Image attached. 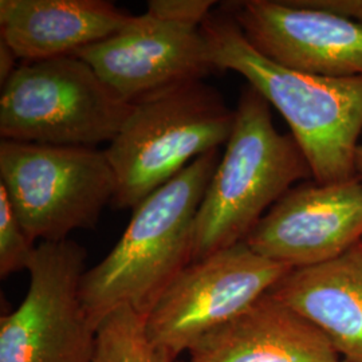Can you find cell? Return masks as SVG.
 Masks as SVG:
<instances>
[{"mask_svg":"<svg viewBox=\"0 0 362 362\" xmlns=\"http://www.w3.org/2000/svg\"><path fill=\"white\" fill-rule=\"evenodd\" d=\"M246 243L259 255L302 269L362 243V182L298 184L262 218Z\"/></svg>","mask_w":362,"mask_h":362,"instance_id":"11","label":"cell"},{"mask_svg":"<svg viewBox=\"0 0 362 362\" xmlns=\"http://www.w3.org/2000/svg\"><path fill=\"white\" fill-rule=\"evenodd\" d=\"M288 266L264 258L246 242L191 262L145 318L156 349L177 360L197 341L270 293Z\"/></svg>","mask_w":362,"mask_h":362,"instance_id":"7","label":"cell"},{"mask_svg":"<svg viewBox=\"0 0 362 362\" xmlns=\"http://www.w3.org/2000/svg\"><path fill=\"white\" fill-rule=\"evenodd\" d=\"M235 124L223 95L204 81H188L133 103L105 149L115 170V209L137 207L196 158L228 143Z\"/></svg>","mask_w":362,"mask_h":362,"instance_id":"4","label":"cell"},{"mask_svg":"<svg viewBox=\"0 0 362 362\" xmlns=\"http://www.w3.org/2000/svg\"><path fill=\"white\" fill-rule=\"evenodd\" d=\"M303 4L342 15L362 25V0H300Z\"/></svg>","mask_w":362,"mask_h":362,"instance_id":"18","label":"cell"},{"mask_svg":"<svg viewBox=\"0 0 362 362\" xmlns=\"http://www.w3.org/2000/svg\"><path fill=\"white\" fill-rule=\"evenodd\" d=\"M247 40L287 69L327 78L362 77V25L300 0L226 6Z\"/></svg>","mask_w":362,"mask_h":362,"instance_id":"10","label":"cell"},{"mask_svg":"<svg viewBox=\"0 0 362 362\" xmlns=\"http://www.w3.org/2000/svg\"><path fill=\"white\" fill-rule=\"evenodd\" d=\"M219 161V151L203 155L144 199L113 250L86 270L81 298L95 329L121 306L146 318L192 262L194 220Z\"/></svg>","mask_w":362,"mask_h":362,"instance_id":"2","label":"cell"},{"mask_svg":"<svg viewBox=\"0 0 362 362\" xmlns=\"http://www.w3.org/2000/svg\"><path fill=\"white\" fill-rule=\"evenodd\" d=\"M91 362H176L156 349L145 333V318L130 306L110 313L97 327Z\"/></svg>","mask_w":362,"mask_h":362,"instance_id":"15","label":"cell"},{"mask_svg":"<svg viewBox=\"0 0 362 362\" xmlns=\"http://www.w3.org/2000/svg\"><path fill=\"white\" fill-rule=\"evenodd\" d=\"M127 103L219 71L202 27L155 13L132 15L115 35L74 54Z\"/></svg>","mask_w":362,"mask_h":362,"instance_id":"9","label":"cell"},{"mask_svg":"<svg viewBox=\"0 0 362 362\" xmlns=\"http://www.w3.org/2000/svg\"><path fill=\"white\" fill-rule=\"evenodd\" d=\"M0 185L34 243L93 228L117 191L105 149L8 140L0 143Z\"/></svg>","mask_w":362,"mask_h":362,"instance_id":"6","label":"cell"},{"mask_svg":"<svg viewBox=\"0 0 362 362\" xmlns=\"http://www.w3.org/2000/svg\"><path fill=\"white\" fill-rule=\"evenodd\" d=\"M215 4L218 3L212 0H149L146 11L175 22L202 27Z\"/></svg>","mask_w":362,"mask_h":362,"instance_id":"17","label":"cell"},{"mask_svg":"<svg viewBox=\"0 0 362 362\" xmlns=\"http://www.w3.org/2000/svg\"><path fill=\"white\" fill-rule=\"evenodd\" d=\"M130 18L106 0H0V39L23 64L38 62L100 43Z\"/></svg>","mask_w":362,"mask_h":362,"instance_id":"13","label":"cell"},{"mask_svg":"<svg viewBox=\"0 0 362 362\" xmlns=\"http://www.w3.org/2000/svg\"><path fill=\"white\" fill-rule=\"evenodd\" d=\"M202 30L216 69L243 76L285 118L315 182L358 179L362 77H320L275 64L247 40L226 6L212 11Z\"/></svg>","mask_w":362,"mask_h":362,"instance_id":"1","label":"cell"},{"mask_svg":"<svg viewBox=\"0 0 362 362\" xmlns=\"http://www.w3.org/2000/svg\"><path fill=\"white\" fill-rule=\"evenodd\" d=\"M270 294L315 325L345 362H362V243L339 258L293 269Z\"/></svg>","mask_w":362,"mask_h":362,"instance_id":"14","label":"cell"},{"mask_svg":"<svg viewBox=\"0 0 362 362\" xmlns=\"http://www.w3.org/2000/svg\"><path fill=\"white\" fill-rule=\"evenodd\" d=\"M18 57L13 49L0 39V83L1 86L7 82V79L13 76L15 70L19 67Z\"/></svg>","mask_w":362,"mask_h":362,"instance_id":"19","label":"cell"},{"mask_svg":"<svg viewBox=\"0 0 362 362\" xmlns=\"http://www.w3.org/2000/svg\"><path fill=\"white\" fill-rule=\"evenodd\" d=\"M310 177L293 134L276 129L270 104L245 86L231 137L196 215L192 262L246 242L270 208Z\"/></svg>","mask_w":362,"mask_h":362,"instance_id":"3","label":"cell"},{"mask_svg":"<svg viewBox=\"0 0 362 362\" xmlns=\"http://www.w3.org/2000/svg\"><path fill=\"white\" fill-rule=\"evenodd\" d=\"M86 257L70 239L35 247L26 297L0 320V362H91L97 329L81 298Z\"/></svg>","mask_w":362,"mask_h":362,"instance_id":"8","label":"cell"},{"mask_svg":"<svg viewBox=\"0 0 362 362\" xmlns=\"http://www.w3.org/2000/svg\"><path fill=\"white\" fill-rule=\"evenodd\" d=\"M34 242L18 219L4 187L0 185V276L27 270L35 251Z\"/></svg>","mask_w":362,"mask_h":362,"instance_id":"16","label":"cell"},{"mask_svg":"<svg viewBox=\"0 0 362 362\" xmlns=\"http://www.w3.org/2000/svg\"><path fill=\"white\" fill-rule=\"evenodd\" d=\"M176 362H179V361H176ZM187 362H191V361H187Z\"/></svg>","mask_w":362,"mask_h":362,"instance_id":"21","label":"cell"},{"mask_svg":"<svg viewBox=\"0 0 362 362\" xmlns=\"http://www.w3.org/2000/svg\"><path fill=\"white\" fill-rule=\"evenodd\" d=\"M188 353L191 362H345L315 325L270 293Z\"/></svg>","mask_w":362,"mask_h":362,"instance_id":"12","label":"cell"},{"mask_svg":"<svg viewBox=\"0 0 362 362\" xmlns=\"http://www.w3.org/2000/svg\"><path fill=\"white\" fill-rule=\"evenodd\" d=\"M132 106L76 55L22 64L1 86L0 136L97 148L116 139Z\"/></svg>","mask_w":362,"mask_h":362,"instance_id":"5","label":"cell"},{"mask_svg":"<svg viewBox=\"0 0 362 362\" xmlns=\"http://www.w3.org/2000/svg\"><path fill=\"white\" fill-rule=\"evenodd\" d=\"M356 172H357L358 180L362 182V143H360L356 152Z\"/></svg>","mask_w":362,"mask_h":362,"instance_id":"20","label":"cell"}]
</instances>
